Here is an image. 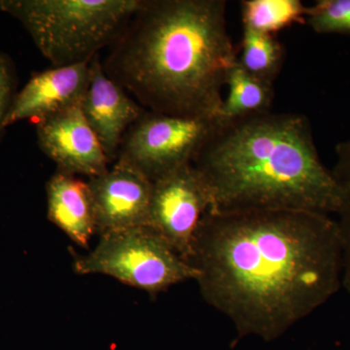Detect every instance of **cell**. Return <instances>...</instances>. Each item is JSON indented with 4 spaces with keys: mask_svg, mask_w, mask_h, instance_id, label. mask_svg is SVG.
<instances>
[{
    "mask_svg": "<svg viewBox=\"0 0 350 350\" xmlns=\"http://www.w3.org/2000/svg\"><path fill=\"white\" fill-rule=\"evenodd\" d=\"M188 262L239 338L273 342L342 288L337 222L310 211H209Z\"/></svg>",
    "mask_w": 350,
    "mask_h": 350,
    "instance_id": "1",
    "label": "cell"
},
{
    "mask_svg": "<svg viewBox=\"0 0 350 350\" xmlns=\"http://www.w3.org/2000/svg\"><path fill=\"white\" fill-rule=\"evenodd\" d=\"M238 52L225 0H142L103 68L147 110L217 118Z\"/></svg>",
    "mask_w": 350,
    "mask_h": 350,
    "instance_id": "2",
    "label": "cell"
},
{
    "mask_svg": "<svg viewBox=\"0 0 350 350\" xmlns=\"http://www.w3.org/2000/svg\"><path fill=\"white\" fill-rule=\"evenodd\" d=\"M192 165L211 192L214 213L304 211L331 216L340 206L337 182L320 160L310 120L298 113L218 119Z\"/></svg>",
    "mask_w": 350,
    "mask_h": 350,
    "instance_id": "3",
    "label": "cell"
},
{
    "mask_svg": "<svg viewBox=\"0 0 350 350\" xmlns=\"http://www.w3.org/2000/svg\"><path fill=\"white\" fill-rule=\"evenodd\" d=\"M142 0H0L54 68L90 63L116 40Z\"/></svg>",
    "mask_w": 350,
    "mask_h": 350,
    "instance_id": "4",
    "label": "cell"
},
{
    "mask_svg": "<svg viewBox=\"0 0 350 350\" xmlns=\"http://www.w3.org/2000/svg\"><path fill=\"white\" fill-rule=\"evenodd\" d=\"M73 266L78 275L111 276L151 295L199 275L148 226L100 234L94 250L75 257Z\"/></svg>",
    "mask_w": 350,
    "mask_h": 350,
    "instance_id": "5",
    "label": "cell"
},
{
    "mask_svg": "<svg viewBox=\"0 0 350 350\" xmlns=\"http://www.w3.org/2000/svg\"><path fill=\"white\" fill-rule=\"evenodd\" d=\"M217 121L145 109L124 135L116 161L155 182L192 163Z\"/></svg>",
    "mask_w": 350,
    "mask_h": 350,
    "instance_id": "6",
    "label": "cell"
},
{
    "mask_svg": "<svg viewBox=\"0 0 350 350\" xmlns=\"http://www.w3.org/2000/svg\"><path fill=\"white\" fill-rule=\"evenodd\" d=\"M213 200L192 163L153 182L148 227L188 262L196 236Z\"/></svg>",
    "mask_w": 350,
    "mask_h": 350,
    "instance_id": "7",
    "label": "cell"
},
{
    "mask_svg": "<svg viewBox=\"0 0 350 350\" xmlns=\"http://www.w3.org/2000/svg\"><path fill=\"white\" fill-rule=\"evenodd\" d=\"M36 125L39 148L56 163L57 172L93 178L109 170V161L85 119L81 105L57 113Z\"/></svg>",
    "mask_w": 350,
    "mask_h": 350,
    "instance_id": "8",
    "label": "cell"
},
{
    "mask_svg": "<svg viewBox=\"0 0 350 350\" xmlns=\"http://www.w3.org/2000/svg\"><path fill=\"white\" fill-rule=\"evenodd\" d=\"M88 183L100 236L148 225L153 182L144 174L116 161L111 169Z\"/></svg>",
    "mask_w": 350,
    "mask_h": 350,
    "instance_id": "9",
    "label": "cell"
},
{
    "mask_svg": "<svg viewBox=\"0 0 350 350\" xmlns=\"http://www.w3.org/2000/svg\"><path fill=\"white\" fill-rule=\"evenodd\" d=\"M90 63L33 73L16 94L7 115L6 129L25 120L38 124L69 107L81 105L91 79Z\"/></svg>",
    "mask_w": 350,
    "mask_h": 350,
    "instance_id": "10",
    "label": "cell"
},
{
    "mask_svg": "<svg viewBox=\"0 0 350 350\" xmlns=\"http://www.w3.org/2000/svg\"><path fill=\"white\" fill-rule=\"evenodd\" d=\"M90 68L91 79L81 109L111 163L117 160L126 131L139 118L145 108L131 98L118 83L108 77L98 55L92 59Z\"/></svg>",
    "mask_w": 350,
    "mask_h": 350,
    "instance_id": "11",
    "label": "cell"
},
{
    "mask_svg": "<svg viewBox=\"0 0 350 350\" xmlns=\"http://www.w3.org/2000/svg\"><path fill=\"white\" fill-rule=\"evenodd\" d=\"M46 196L48 219L73 243L87 248L98 232L89 183L57 170L46 183Z\"/></svg>",
    "mask_w": 350,
    "mask_h": 350,
    "instance_id": "12",
    "label": "cell"
},
{
    "mask_svg": "<svg viewBox=\"0 0 350 350\" xmlns=\"http://www.w3.org/2000/svg\"><path fill=\"white\" fill-rule=\"evenodd\" d=\"M228 94L223 98L217 118L221 121L244 118L271 111L275 98L273 84L250 75L236 62L226 79Z\"/></svg>",
    "mask_w": 350,
    "mask_h": 350,
    "instance_id": "13",
    "label": "cell"
},
{
    "mask_svg": "<svg viewBox=\"0 0 350 350\" xmlns=\"http://www.w3.org/2000/svg\"><path fill=\"white\" fill-rule=\"evenodd\" d=\"M285 49L271 34L243 27L237 62L250 75L273 84L282 70Z\"/></svg>",
    "mask_w": 350,
    "mask_h": 350,
    "instance_id": "14",
    "label": "cell"
},
{
    "mask_svg": "<svg viewBox=\"0 0 350 350\" xmlns=\"http://www.w3.org/2000/svg\"><path fill=\"white\" fill-rule=\"evenodd\" d=\"M243 27L275 36L296 24H306L308 7L300 0H243Z\"/></svg>",
    "mask_w": 350,
    "mask_h": 350,
    "instance_id": "15",
    "label": "cell"
},
{
    "mask_svg": "<svg viewBox=\"0 0 350 350\" xmlns=\"http://www.w3.org/2000/svg\"><path fill=\"white\" fill-rule=\"evenodd\" d=\"M332 174L340 196L335 220L342 241V288L350 294V138L336 147V163Z\"/></svg>",
    "mask_w": 350,
    "mask_h": 350,
    "instance_id": "16",
    "label": "cell"
},
{
    "mask_svg": "<svg viewBox=\"0 0 350 350\" xmlns=\"http://www.w3.org/2000/svg\"><path fill=\"white\" fill-rule=\"evenodd\" d=\"M306 24L319 34H350V0H319L308 7Z\"/></svg>",
    "mask_w": 350,
    "mask_h": 350,
    "instance_id": "17",
    "label": "cell"
},
{
    "mask_svg": "<svg viewBox=\"0 0 350 350\" xmlns=\"http://www.w3.org/2000/svg\"><path fill=\"white\" fill-rule=\"evenodd\" d=\"M17 68L12 57L0 52V144L5 137V121L18 91Z\"/></svg>",
    "mask_w": 350,
    "mask_h": 350,
    "instance_id": "18",
    "label": "cell"
}]
</instances>
